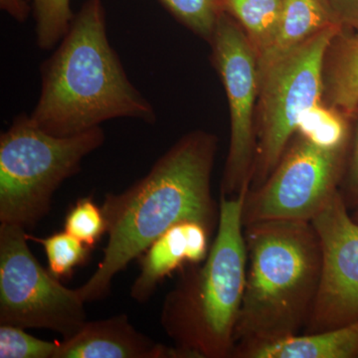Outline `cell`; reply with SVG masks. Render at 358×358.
<instances>
[{
  "label": "cell",
  "mask_w": 358,
  "mask_h": 358,
  "mask_svg": "<svg viewBox=\"0 0 358 358\" xmlns=\"http://www.w3.org/2000/svg\"><path fill=\"white\" fill-rule=\"evenodd\" d=\"M235 358L358 357V320L329 331L294 334L234 350Z\"/></svg>",
  "instance_id": "4fadbf2b"
},
{
  "label": "cell",
  "mask_w": 358,
  "mask_h": 358,
  "mask_svg": "<svg viewBox=\"0 0 358 358\" xmlns=\"http://www.w3.org/2000/svg\"><path fill=\"white\" fill-rule=\"evenodd\" d=\"M216 150L215 136L192 131L128 189L106 194L108 244L95 273L77 289L86 303L105 298L115 275L176 224L194 221L212 232L219 220L211 192Z\"/></svg>",
  "instance_id": "6da1fadb"
},
{
  "label": "cell",
  "mask_w": 358,
  "mask_h": 358,
  "mask_svg": "<svg viewBox=\"0 0 358 358\" xmlns=\"http://www.w3.org/2000/svg\"><path fill=\"white\" fill-rule=\"evenodd\" d=\"M86 301L45 270L25 228L0 225V324L44 329L69 339L87 322Z\"/></svg>",
  "instance_id": "52a82bcc"
},
{
  "label": "cell",
  "mask_w": 358,
  "mask_h": 358,
  "mask_svg": "<svg viewBox=\"0 0 358 358\" xmlns=\"http://www.w3.org/2000/svg\"><path fill=\"white\" fill-rule=\"evenodd\" d=\"M339 189L312 219L322 251L319 291L305 333L329 331L358 320V223Z\"/></svg>",
  "instance_id": "30bf717a"
},
{
  "label": "cell",
  "mask_w": 358,
  "mask_h": 358,
  "mask_svg": "<svg viewBox=\"0 0 358 358\" xmlns=\"http://www.w3.org/2000/svg\"><path fill=\"white\" fill-rule=\"evenodd\" d=\"M352 218L355 219V222L358 223V209L355 210V213L352 214Z\"/></svg>",
  "instance_id": "484cf974"
},
{
  "label": "cell",
  "mask_w": 358,
  "mask_h": 358,
  "mask_svg": "<svg viewBox=\"0 0 358 358\" xmlns=\"http://www.w3.org/2000/svg\"><path fill=\"white\" fill-rule=\"evenodd\" d=\"M245 241L248 263L234 350L299 334L322 275V244L310 221L249 224Z\"/></svg>",
  "instance_id": "3957f363"
},
{
  "label": "cell",
  "mask_w": 358,
  "mask_h": 358,
  "mask_svg": "<svg viewBox=\"0 0 358 358\" xmlns=\"http://www.w3.org/2000/svg\"><path fill=\"white\" fill-rule=\"evenodd\" d=\"M210 230L201 223L185 221L173 226L145 251L141 272L131 288V296L145 303L164 278L186 263H202L209 252Z\"/></svg>",
  "instance_id": "7c38bea8"
},
{
  "label": "cell",
  "mask_w": 358,
  "mask_h": 358,
  "mask_svg": "<svg viewBox=\"0 0 358 358\" xmlns=\"http://www.w3.org/2000/svg\"><path fill=\"white\" fill-rule=\"evenodd\" d=\"M59 343L35 338L22 327L0 324V358H55Z\"/></svg>",
  "instance_id": "7402d4cb"
},
{
  "label": "cell",
  "mask_w": 358,
  "mask_h": 358,
  "mask_svg": "<svg viewBox=\"0 0 358 358\" xmlns=\"http://www.w3.org/2000/svg\"><path fill=\"white\" fill-rule=\"evenodd\" d=\"M105 140L101 127L58 136L29 114L16 115L0 136V223L33 227L50 210L56 190Z\"/></svg>",
  "instance_id": "5b68a950"
},
{
  "label": "cell",
  "mask_w": 358,
  "mask_h": 358,
  "mask_svg": "<svg viewBox=\"0 0 358 358\" xmlns=\"http://www.w3.org/2000/svg\"><path fill=\"white\" fill-rule=\"evenodd\" d=\"M41 89L32 121L66 136L121 117L154 124L152 103L127 75L107 32L103 0H86L68 31L40 67Z\"/></svg>",
  "instance_id": "7a4b0ae2"
},
{
  "label": "cell",
  "mask_w": 358,
  "mask_h": 358,
  "mask_svg": "<svg viewBox=\"0 0 358 358\" xmlns=\"http://www.w3.org/2000/svg\"><path fill=\"white\" fill-rule=\"evenodd\" d=\"M348 119L338 110L320 103L301 115L296 134L322 147H341L350 143Z\"/></svg>",
  "instance_id": "e0dca14e"
},
{
  "label": "cell",
  "mask_w": 358,
  "mask_h": 358,
  "mask_svg": "<svg viewBox=\"0 0 358 358\" xmlns=\"http://www.w3.org/2000/svg\"><path fill=\"white\" fill-rule=\"evenodd\" d=\"M341 192L343 201L348 209H358V117L353 129L352 152L348 164H346L345 174L341 179Z\"/></svg>",
  "instance_id": "603a6c76"
},
{
  "label": "cell",
  "mask_w": 358,
  "mask_h": 358,
  "mask_svg": "<svg viewBox=\"0 0 358 358\" xmlns=\"http://www.w3.org/2000/svg\"><path fill=\"white\" fill-rule=\"evenodd\" d=\"M64 230L93 248L107 233L102 207L96 206L91 196L78 200L66 216Z\"/></svg>",
  "instance_id": "44dd1931"
},
{
  "label": "cell",
  "mask_w": 358,
  "mask_h": 358,
  "mask_svg": "<svg viewBox=\"0 0 358 358\" xmlns=\"http://www.w3.org/2000/svg\"><path fill=\"white\" fill-rule=\"evenodd\" d=\"M322 96L327 106L348 119L358 114V34L343 30L329 45Z\"/></svg>",
  "instance_id": "9a60e30c"
},
{
  "label": "cell",
  "mask_w": 358,
  "mask_h": 358,
  "mask_svg": "<svg viewBox=\"0 0 358 358\" xmlns=\"http://www.w3.org/2000/svg\"><path fill=\"white\" fill-rule=\"evenodd\" d=\"M341 26L322 30L261 71L255 166L250 189L265 182L298 131L301 115L324 96L327 49Z\"/></svg>",
  "instance_id": "8992f818"
},
{
  "label": "cell",
  "mask_w": 358,
  "mask_h": 358,
  "mask_svg": "<svg viewBox=\"0 0 358 358\" xmlns=\"http://www.w3.org/2000/svg\"><path fill=\"white\" fill-rule=\"evenodd\" d=\"M343 31L358 34V0H329Z\"/></svg>",
  "instance_id": "cb8c5ba5"
},
{
  "label": "cell",
  "mask_w": 358,
  "mask_h": 358,
  "mask_svg": "<svg viewBox=\"0 0 358 358\" xmlns=\"http://www.w3.org/2000/svg\"><path fill=\"white\" fill-rule=\"evenodd\" d=\"M212 60L229 103L231 138L221 196H237L251 185L257 133L254 110L260 88L258 56L243 28L221 11L211 41Z\"/></svg>",
  "instance_id": "9c48e42d"
},
{
  "label": "cell",
  "mask_w": 358,
  "mask_h": 358,
  "mask_svg": "<svg viewBox=\"0 0 358 358\" xmlns=\"http://www.w3.org/2000/svg\"><path fill=\"white\" fill-rule=\"evenodd\" d=\"M341 26L329 0H282V13L274 41L258 58L259 73L315 34Z\"/></svg>",
  "instance_id": "5bb4252c"
},
{
  "label": "cell",
  "mask_w": 358,
  "mask_h": 358,
  "mask_svg": "<svg viewBox=\"0 0 358 358\" xmlns=\"http://www.w3.org/2000/svg\"><path fill=\"white\" fill-rule=\"evenodd\" d=\"M55 358H180L176 346L159 345L134 329L126 315L87 322L59 343Z\"/></svg>",
  "instance_id": "8fae6325"
},
{
  "label": "cell",
  "mask_w": 358,
  "mask_h": 358,
  "mask_svg": "<svg viewBox=\"0 0 358 358\" xmlns=\"http://www.w3.org/2000/svg\"><path fill=\"white\" fill-rule=\"evenodd\" d=\"M162 6L194 34L210 42L221 9L219 0H159Z\"/></svg>",
  "instance_id": "ffe728a7"
},
{
  "label": "cell",
  "mask_w": 358,
  "mask_h": 358,
  "mask_svg": "<svg viewBox=\"0 0 358 358\" xmlns=\"http://www.w3.org/2000/svg\"><path fill=\"white\" fill-rule=\"evenodd\" d=\"M35 22V42L42 51L53 50L69 29L75 13L71 0H26Z\"/></svg>",
  "instance_id": "ac0fdd59"
},
{
  "label": "cell",
  "mask_w": 358,
  "mask_h": 358,
  "mask_svg": "<svg viewBox=\"0 0 358 358\" xmlns=\"http://www.w3.org/2000/svg\"><path fill=\"white\" fill-rule=\"evenodd\" d=\"M219 3L243 28L258 58L263 55L279 27L282 0H219Z\"/></svg>",
  "instance_id": "2e32d148"
},
{
  "label": "cell",
  "mask_w": 358,
  "mask_h": 358,
  "mask_svg": "<svg viewBox=\"0 0 358 358\" xmlns=\"http://www.w3.org/2000/svg\"><path fill=\"white\" fill-rule=\"evenodd\" d=\"M348 145L324 148L296 134L265 182L247 193L244 226L268 220L312 221L339 189Z\"/></svg>",
  "instance_id": "ba28073f"
},
{
  "label": "cell",
  "mask_w": 358,
  "mask_h": 358,
  "mask_svg": "<svg viewBox=\"0 0 358 358\" xmlns=\"http://www.w3.org/2000/svg\"><path fill=\"white\" fill-rule=\"evenodd\" d=\"M250 188L221 196L217 234L201 265L192 264L166 296L160 322L182 358H228L246 282L243 206Z\"/></svg>",
  "instance_id": "277c9868"
},
{
  "label": "cell",
  "mask_w": 358,
  "mask_h": 358,
  "mask_svg": "<svg viewBox=\"0 0 358 358\" xmlns=\"http://www.w3.org/2000/svg\"><path fill=\"white\" fill-rule=\"evenodd\" d=\"M28 238L43 246L49 272L57 279L69 277L89 258L91 248L65 230L46 238Z\"/></svg>",
  "instance_id": "d6986e66"
},
{
  "label": "cell",
  "mask_w": 358,
  "mask_h": 358,
  "mask_svg": "<svg viewBox=\"0 0 358 358\" xmlns=\"http://www.w3.org/2000/svg\"><path fill=\"white\" fill-rule=\"evenodd\" d=\"M0 9L18 23H24L31 13L26 0H0Z\"/></svg>",
  "instance_id": "d4e9b609"
}]
</instances>
